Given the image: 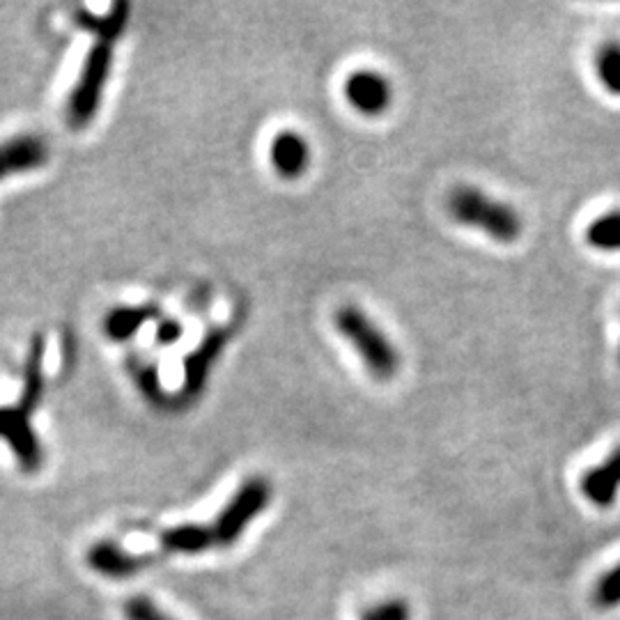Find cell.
I'll use <instances>...</instances> for the list:
<instances>
[{"instance_id": "1", "label": "cell", "mask_w": 620, "mask_h": 620, "mask_svg": "<svg viewBox=\"0 0 620 620\" xmlns=\"http://www.w3.org/2000/svg\"><path fill=\"white\" fill-rule=\"evenodd\" d=\"M42 361L44 340L42 336H37L31 342V354L26 361V375H23V390L19 400L14 405L0 407V440L10 446L16 465L26 473H35L44 465V448L33 428L35 409L44 390Z\"/></svg>"}, {"instance_id": "17", "label": "cell", "mask_w": 620, "mask_h": 620, "mask_svg": "<svg viewBox=\"0 0 620 620\" xmlns=\"http://www.w3.org/2000/svg\"><path fill=\"white\" fill-rule=\"evenodd\" d=\"M122 611L127 620H175L156 603H152L150 597H143V595H136L131 597V600H127Z\"/></svg>"}, {"instance_id": "10", "label": "cell", "mask_w": 620, "mask_h": 620, "mask_svg": "<svg viewBox=\"0 0 620 620\" xmlns=\"http://www.w3.org/2000/svg\"><path fill=\"white\" fill-rule=\"evenodd\" d=\"M582 494L597 508H609L616 503L620 492V446L607 455L605 463L588 469L582 476Z\"/></svg>"}, {"instance_id": "14", "label": "cell", "mask_w": 620, "mask_h": 620, "mask_svg": "<svg viewBox=\"0 0 620 620\" xmlns=\"http://www.w3.org/2000/svg\"><path fill=\"white\" fill-rule=\"evenodd\" d=\"M127 21H129V5L127 3H115L110 8V12L104 14V16H95V14H90L85 10L77 12V23H81L85 31L95 33L97 39L113 42V44L125 33Z\"/></svg>"}, {"instance_id": "9", "label": "cell", "mask_w": 620, "mask_h": 620, "mask_svg": "<svg viewBox=\"0 0 620 620\" xmlns=\"http://www.w3.org/2000/svg\"><path fill=\"white\" fill-rule=\"evenodd\" d=\"M225 340H227V331L214 329L202 338V342L187 359H184V394L189 398L198 396L202 390L204 379L210 377L214 361L221 356L225 348Z\"/></svg>"}, {"instance_id": "3", "label": "cell", "mask_w": 620, "mask_h": 620, "mask_svg": "<svg viewBox=\"0 0 620 620\" xmlns=\"http://www.w3.org/2000/svg\"><path fill=\"white\" fill-rule=\"evenodd\" d=\"M336 329L348 340L359 359L363 361L365 371L375 379H390L400 371V354L388 336L367 317L359 306H340L336 313Z\"/></svg>"}, {"instance_id": "21", "label": "cell", "mask_w": 620, "mask_h": 620, "mask_svg": "<svg viewBox=\"0 0 620 620\" xmlns=\"http://www.w3.org/2000/svg\"><path fill=\"white\" fill-rule=\"evenodd\" d=\"M182 334H184V327L179 325L177 319H161L156 325L154 340L161 342V344H173L182 338Z\"/></svg>"}, {"instance_id": "2", "label": "cell", "mask_w": 620, "mask_h": 620, "mask_svg": "<svg viewBox=\"0 0 620 620\" xmlns=\"http://www.w3.org/2000/svg\"><path fill=\"white\" fill-rule=\"evenodd\" d=\"M446 210L455 223L476 227L494 242L513 244L519 239L524 223L513 204L488 196L476 187H457L448 194Z\"/></svg>"}, {"instance_id": "6", "label": "cell", "mask_w": 620, "mask_h": 620, "mask_svg": "<svg viewBox=\"0 0 620 620\" xmlns=\"http://www.w3.org/2000/svg\"><path fill=\"white\" fill-rule=\"evenodd\" d=\"M342 90L350 106L361 115H367V118H377L394 102V85L375 69H356L344 81Z\"/></svg>"}, {"instance_id": "8", "label": "cell", "mask_w": 620, "mask_h": 620, "mask_svg": "<svg viewBox=\"0 0 620 620\" xmlns=\"http://www.w3.org/2000/svg\"><path fill=\"white\" fill-rule=\"evenodd\" d=\"M87 565L102 577L108 580H129L145 568V559L133 554L118 542L102 540L87 549Z\"/></svg>"}, {"instance_id": "19", "label": "cell", "mask_w": 620, "mask_h": 620, "mask_svg": "<svg viewBox=\"0 0 620 620\" xmlns=\"http://www.w3.org/2000/svg\"><path fill=\"white\" fill-rule=\"evenodd\" d=\"M133 377L150 400L164 398V390H161V382H159V373H156V367L152 363L143 361V363L133 365Z\"/></svg>"}, {"instance_id": "11", "label": "cell", "mask_w": 620, "mask_h": 620, "mask_svg": "<svg viewBox=\"0 0 620 620\" xmlns=\"http://www.w3.org/2000/svg\"><path fill=\"white\" fill-rule=\"evenodd\" d=\"M269 159L276 173L281 177L294 179L306 173L311 164V148L306 143V138L299 136L296 131H281L271 141Z\"/></svg>"}, {"instance_id": "13", "label": "cell", "mask_w": 620, "mask_h": 620, "mask_svg": "<svg viewBox=\"0 0 620 620\" xmlns=\"http://www.w3.org/2000/svg\"><path fill=\"white\" fill-rule=\"evenodd\" d=\"M154 306H118L113 308L104 319V334L110 340L125 342L141 331L150 319L156 317Z\"/></svg>"}, {"instance_id": "5", "label": "cell", "mask_w": 620, "mask_h": 620, "mask_svg": "<svg viewBox=\"0 0 620 620\" xmlns=\"http://www.w3.org/2000/svg\"><path fill=\"white\" fill-rule=\"evenodd\" d=\"M271 501V486L262 476H253L244 480L239 490L230 496V501L223 505V511L217 515L212 528L214 547H233L246 526L260 517Z\"/></svg>"}, {"instance_id": "12", "label": "cell", "mask_w": 620, "mask_h": 620, "mask_svg": "<svg viewBox=\"0 0 620 620\" xmlns=\"http://www.w3.org/2000/svg\"><path fill=\"white\" fill-rule=\"evenodd\" d=\"M161 547H164V551H168V554L196 557V554H204L207 549L214 547V536L210 526L179 524L166 528V531L161 534Z\"/></svg>"}, {"instance_id": "20", "label": "cell", "mask_w": 620, "mask_h": 620, "mask_svg": "<svg viewBox=\"0 0 620 620\" xmlns=\"http://www.w3.org/2000/svg\"><path fill=\"white\" fill-rule=\"evenodd\" d=\"M361 620H409V609L405 600H386L367 609Z\"/></svg>"}, {"instance_id": "15", "label": "cell", "mask_w": 620, "mask_h": 620, "mask_svg": "<svg viewBox=\"0 0 620 620\" xmlns=\"http://www.w3.org/2000/svg\"><path fill=\"white\" fill-rule=\"evenodd\" d=\"M586 244L605 253L620 250V210H611L603 217H597L586 227Z\"/></svg>"}, {"instance_id": "4", "label": "cell", "mask_w": 620, "mask_h": 620, "mask_svg": "<svg viewBox=\"0 0 620 620\" xmlns=\"http://www.w3.org/2000/svg\"><path fill=\"white\" fill-rule=\"evenodd\" d=\"M113 42L97 39L90 46L81 65V74L67 100V120L74 129L87 127L97 118L104 90L113 69Z\"/></svg>"}, {"instance_id": "18", "label": "cell", "mask_w": 620, "mask_h": 620, "mask_svg": "<svg viewBox=\"0 0 620 620\" xmlns=\"http://www.w3.org/2000/svg\"><path fill=\"white\" fill-rule=\"evenodd\" d=\"M593 597L597 607H607V609L620 603V565H616L600 582H597Z\"/></svg>"}, {"instance_id": "16", "label": "cell", "mask_w": 620, "mask_h": 620, "mask_svg": "<svg viewBox=\"0 0 620 620\" xmlns=\"http://www.w3.org/2000/svg\"><path fill=\"white\" fill-rule=\"evenodd\" d=\"M597 81L613 97H620V42H607L595 54Z\"/></svg>"}, {"instance_id": "7", "label": "cell", "mask_w": 620, "mask_h": 620, "mask_svg": "<svg viewBox=\"0 0 620 620\" xmlns=\"http://www.w3.org/2000/svg\"><path fill=\"white\" fill-rule=\"evenodd\" d=\"M49 161V143L42 136L21 133L8 141H0V182L39 171Z\"/></svg>"}]
</instances>
